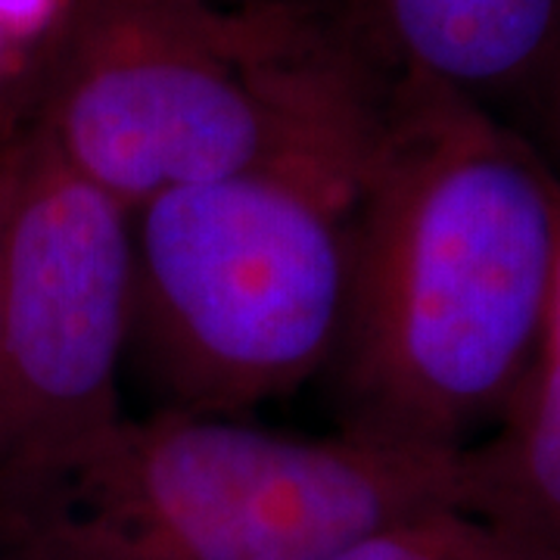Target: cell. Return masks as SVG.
<instances>
[{
  "mask_svg": "<svg viewBox=\"0 0 560 560\" xmlns=\"http://www.w3.org/2000/svg\"><path fill=\"white\" fill-rule=\"evenodd\" d=\"M558 271L560 180L529 138L393 75L324 374L337 430L433 452L486 440L536 368Z\"/></svg>",
  "mask_w": 560,
  "mask_h": 560,
  "instance_id": "obj_1",
  "label": "cell"
},
{
  "mask_svg": "<svg viewBox=\"0 0 560 560\" xmlns=\"http://www.w3.org/2000/svg\"><path fill=\"white\" fill-rule=\"evenodd\" d=\"M389 69L308 0H72L25 113L135 209L172 187L368 150Z\"/></svg>",
  "mask_w": 560,
  "mask_h": 560,
  "instance_id": "obj_2",
  "label": "cell"
},
{
  "mask_svg": "<svg viewBox=\"0 0 560 560\" xmlns=\"http://www.w3.org/2000/svg\"><path fill=\"white\" fill-rule=\"evenodd\" d=\"M464 452L361 433L296 436L243 418L125 415L0 492L10 560H330L458 504Z\"/></svg>",
  "mask_w": 560,
  "mask_h": 560,
  "instance_id": "obj_3",
  "label": "cell"
},
{
  "mask_svg": "<svg viewBox=\"0 0 560 560\" xmlns=\"http://www.w3.org/2000/svg\"><path fill=\"white\" fill-rule=\"evenodd\" d=\"M371 150L172 187L131 209L125 381L147 411L246 418L330 371Z\"/></svg>",
  "mask_w": 560,
  "mask_h": 560,
  "instance_id": "obj_4",
  "label": "cell"
},
{
  "mask_svg": "<svg viewBox=\"0 0 560 560\" xmlns=\"http://www.w3.org/2000/svg\"><path fill=\"white\" fill-rule=\"evenodd\" d=\"M131 209L20 121L0 138V492L119 423Z\"/></svg>",
  "mask_w": 560,
  "mask_h": 560,
  "instance_id": "obj_5",
  "label": "cell"
},
{
  "mask_svg": "<svg viewBox=\"0 0 560 560\" xmlns=\"http://www.w3.org/2000/svg\"><path fill=\"white\" fill-rule=\"evenodd\" d=\"M355 22L389 75L508 125L560 69V0H361Z\"/></svg>",
  "mask_w": 560,
  "mask_h": 560,
  "instance_id": "obj_6",
  "label": "cell"
},
{
  "mask_svg": "<svg viewBox=\"0 0 560 560\" xmlns=\"http://www.w3.org/2000/svg\"><path fill=\"white\" fill-rule=\"evenodd\" d=\"M460 508L560 558V271L529 381L499 430L464 448Z\"/></svg>",
  "mask_w": 560,
  "mask_h": 560,
  "instance_id": "obj_7",
  "label": "cell"
},
{
  "mask_svg": "<svg viewBox=\"0 0 560 560\" xmlns=\"http://www.w3.org/2000/svg\"><path fill=\"white\" fill-rule=\"evenodd\" d=\"M330 560H560L521 533L458 504L401 517Z\"/></svg>",
  "mask_w": 560,
  "mask_h": 560,
  "instance_id": "obj_8",
  "label": "cell"
},
{
  "mask_svg": "<svg viewBox=\"0 0 560 560\" xmlns=\"http://www.w3.org/2000/svg\"><path fill=\"white\" fill-rule=\"evenodd\" d=\"M72 0H0V38L44 54L69 16Z\"/></svg>",
  "mask_w": 560,
  "mask_h": 560,
  "instance_id": "obj_9",
  "label": "cell"
},
{
  "mask_svg": "<svg viewBox=\"0 0 560 560\" xmlns=\"http://www.w3.org/2000/svg\"><path fill=\"white\" fill-rule=\"evenodd\" d=\"M40 57L44 54L25 50L0 38V138H7L25 119L35 81H38Z\"/></svg>",
  "mask_w": 560,
  "mask_h": 560,
  "instance_id": "obj_10",
  "label": "cell"
},
{
  "mask_svg": "<svg viewBox=\"0 0 560 560\" xmlns=\"http://www.w3.org/2000/svg\"><path fill=\"white\" fill-rule=\"evenodd\" d=\"M228 3H265V0H228Z\"/></svg>",
  "mask_w": 560,
  "mask_h": 560,
  "instance_id": "obj_11",
  "label": "cell"
},
{
  "mask_svg": "<svg viewBox=\"0 0 560 560\" xmlns=\"http://www.w3.org/2000/svg\"><path fill=\"white\" fill-rule=\"evenodd\" d=\"M0 560H10V555H7V548H3V541H0Z\"/></svg>",
  "mask_w": 560,
  "mask_h": 560,
  "instance_id": "obj_12",
  "label": "cell"
}]
</instances>
